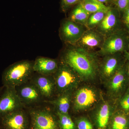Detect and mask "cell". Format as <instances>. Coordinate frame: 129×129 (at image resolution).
Listing matches in <instances>:
<instances>
[{
    "mask_svg": "<svg viewBox=\"0 0 129 129\" xmlns=\"http://www.w3.org/2000/svg\"><path fill=\"white\" fill-rule=\"evenodd\" d=\"M62 60L79 75L83 81H90L96 76L98 68L94 58L83 50L71 48L65 51Z\"/></svg>",
    "mask_w": 129,
    "mask_h": 129,
    "instance_id": "6da1fadb",
    "label": "cell"
},
{
    "mask_svg": "<svg viewBox=\"0 0 129 129\" xmlns=\"http://www.w3.org/2000/svg\"><path fill=\"white\" fill-rule=\"evenodd\" d=\"M29 81L38 88L45 101L52 99L56 94L53 76L43 75L34 72Z\"/></svg>",
    "mask_w": 129,
    "mask_h": 129,
    "instance_id": "8fae6325",
    "label": "cell"
},
{
    "mask_svg": "<svg viewBox=\"0 0 129 129\" xmlns=\"http://www.w3.org/2000/svg\"><path fill=\"white\" fill-rule=\"evenodd\" d=\"M108 129H129V114L116 109L111 118Z\"/></svg>",
    "mask_w": 129,
    "mask_h": 129,
    "instance_id": "e0dca14e",
    "label": "cell"
},
{
    "mask_svg": "<svg viewBox=\"0 0 129 129\" xmlns=\"http://www.w3.org/2000/svg\"><path fill=\"white\" fill-rule=\"evenodd\" d=\"M0 129H2V128L1 127V125H0Z\"/></svg>",
    "mask_w": 129,
    "mask_h": 129,
    "instance_id": "d6a6232c",
    "label": "cell"
},
{
    "mask_svg": "<svg viewBox=\"0 0 129 129\" xmlns=\"http://www.w3.org/2000/svg\"><path fill=\"white\" fill-rule=\"evenodd\" d=\"M24 107L15 88L5 87L0 96V119L8 114Z\"/></svg>",
    "mask_w": 129,
    "mask_h": 129,
    "instance_id": "30bf717a",
    "label": "cell"
},
{
    "mask_svg": "<svg viewBox=\"0 0 129 129\" xmlns=\"http://www.w3.org/2000/svg\"><path fill=\"white\" fill-rule=\"evenodd\" d=\"M124 11V22L127 27L129 29V5Z\"/></svg>",
    "mask_w": 129,
    "mask_h": 129,
    "instance_id": "83f0119b",
    "label": "cell"
},
{
    "mask_svg": "<svg viewBox=\"0 0 129 129\" xmlns=\"http://www.w3.org/2000/svg\"><path fill=\"white\" fill-rule=\"evenodd\" d=\"M5 88V87L4 86H3L2 87H0V96H1L2 94L3 91V90H4V88Z\"/></svg>",
    "mask_w": 129,
    "mask_h": 129,
    "instance_id": "f546056e",
    "label": "cell"
},
{
    "mask_svg": "<svg viewBox=\"0 0 129 129\" xmlns=\"http://www.w3.org/2000/svg\"><path fill=\"white\" fill-rule=\"evenodd\" d=\"M98 1H99L100 2L104 3L107 2H108L109 0H98Z\"/></svg>",
    "mask_w": 129,
    "mask_h": 129,
    "instance_id": "1f68e13d",
    "label": "cell"
},
{
    "mask_svg": "<svg viewBox=\"0 0 129 129\" xmlns=\"http://www.w3.org/2000/svg\"><path fill=\"white\" fill-rule=\"evenodd\" d=\"M116 109V103L111 99L99 103L92 117V122L95 129H108L111 118Z\"/></svg>",
    "mask_w": 129,
    "mask_h": 129,
    "instance_id": "52a82bcc",
    "label": "cell"
},
{
    "mask_svg": "<svg viewBox=\"0 0 129 129\" xmlns=\"http://www.w3.org/2000/svg\"><path fill=\"white\" fill-rule=\"evenodd\" d=\"M105 83L110 99L117 103L129 86L125 63Z\"/></svg>",
    "mask_w": 129,
    "mask_h": 129,
    "instance_id": "8992f818",
    "label": "cell"
},
{
    "mask_svg": "<svg viewBox=\"0 0 129 129\" xmlns=\"http://www.w3.org/2000/svg\"><path fill=\"white\" fill-rule=\"evenodd\" d=\"M58 95L69 91L76 90L83 81L77 73L61 60L58 68L52 75Z\"/></svg>",
    "mask_w": 129,
    "mask_h": 129,
    "instance_id": "3957f363",
    "label": "cell"
},
{
    "mask_svg": "<svg viewBox=\"0 0 129 129\" xmlns=\"http://www.w3.org/2000/svg\"><path fill=\"white\" fill-rule=\"evenodd\" d=\"M59 62L57 59L38 57L34 61V72L43 75L52 76L58 68Z\"/></svg>",
    "mask_w": 129,
    "mask_h": 129,
    "instance_id": "9a60e30c",
    "label": "cell"
},
{
    "mask_svg": "<svg viewBox=\"0 0 129 129\" xmlns=\"http://www.w3.org/2000/svg\"><path fill=\"white\" fill-rule=\"evenodd\" d=\"M101 98L100 92L94 87L89 85L78 87L73 94V111L76 113L88 111L98 104Z\"/></svg>",
    "mask_w": 129,
    "mask_h": 129,
    "instance_id": "277c9868",
    "label": "cell"
},
{
    "mask_svg": "<svg viewBox=\"0 0 129 129\" xmlns=\"http://www.w3.org/2000/svg\"><path fill=\"white\" fill-rule=\"evenodd\" d=\"M33 63L34 61L24 60L9 65L2 74L3 86L15 88L28 81L34 73Z\"/></svg>",
    "mask_w": 129,
    "mask_h": 129,
    "instance_id": "7a4b0ae2",
    "label": "cell"
},
{
    "mask_svg": "<svg viewBox=\"0 0 129 129\" xmlns=\"http://www.w3.org/2000/svg\"><path fill=\"white\" fill-rule=\"evenodd\" d=\"M117 109L129 114V86L116 103Z\"/></svg>",
    "mask_w": 129,
    "mask_h": 129,
    "instance_id": "603a6c76",
    "label": "cell"
},
{
    "mask_svg": "<svg viewBox=\"0 0 129 129\" xmlns=\"http://www.w3.org/2000/svg\"><path fill=\"white\" fill-rule=\"evenodd\" d=\"M29 129H59L55 112L46 108L30 109Z\"/></svg>",
    "mask_w": 129,
    "mask_h": 129,
    "instance_id": "5b68a950",
    "label": "cell"
},
{
    "mask_svg": "<svg viewBox=\"0 0 129 129\" xmlns=\"http://www.w3.org/2000/svg\"><path fill=\"white\" fill-rule=\"evenodd\" d=\"M114 2L120 11H124L129 5V0H114Z\"/></svg>",
    "mask_w": 129,
    "mask_h": 129,
    "instance_id": "4316f807",
    "label": "cell"
},
{
    "mask_svg": "<svg viewBox=\"0 0 129 129\" xmlns=\"http://www.w3.org/2000/svg\"><path fill=\"white\" fill-rule=\"evenodd\" d=\"M74 91H69L63 92L57 95L56 98L55 99L45 101L44 102L53 106L55 112L69 114L72 105L73 94Z\"/></svg>",
    "mask_w": 129,
    "mask_h": 129,
    "instance_id": "2e32d148",
    "label": "cell"
},
{
    "mask_svg": "<svg viewBox=\"0 0 129 129\" xmlns=\"http://www.w3.org/2000/svg\"><path fill=\"white\" fill-rule=\"evenodd\" d=\"M79 41L83 46L87 48H93L99 45L101 39L95 33L89 32L84 33Z\"/></svg>",
    "mask_w": 129,
    "mask_h": 129,
    "instance_id": "ffe728a7",
    "label": "cell"
},
{
    "mask_svg": "<svg viewBox=\"0 0 129 129\" xmlns=\"http://www.w3.org/2000/svg\"><path fill=\"white\" fill-rule=\"evenodd\" d=\"M80 0H61V8L63 11L66 12Z\"/></svg>",
    "mask_w": 129,
    "mask_h": 129,
    "instance_id": "484cf974",
    "label": "cell"
},
{
    "mask_svg": "<svg viewBox=\"0 0 129 129\" xmlns=\"http://www.w3.org/2000/svg\"><path fill=\"white\" fill-rule=\"evenodd\" d=\"M55 113L57 118L59 129H77L74 121L69 113L58 112H55Z\"/></svg>",
    "mask_w": 129,
    "mask_h": 129,
    "instance_id": "7402d4cb",
    "label": "cell"
},
{
    "mask_svg": "<svg viewBox=\"0 0 129 129\" xmlns=\"http://www.w3.org/2000/svg\"><path fill=\"white\" fill-rule=\"evenodd\" d=\"M127 38L123 33H115L105 41L101 52L104 55H113L123 51L127 45Z\"/></svg>",
    "mask_w": 129,
    "mask_h": 129,
    "instance_id": "5bb4252c",
    "label": "cell"
},
{
    "mask_svg": "<svg viewBox=\"0 0 129 129\" xmlns=\"http://www.w3.org/2000/svg\"><path fill=\"white\" fill-rule=\"evenodd\" d=\"M80 4L90 14L99 12L107 13L110 9L98 0H83Z\"/></svg>",
    "mask_w": 129,
    "mask_h": 129,
    "instance_id": "d6986e66",
    "label": "cell"
},
{
    "mask_svg": "<svg viewBox=\"0 0 129 129\" xmlns=\"http://www.w3.org/2000/svg\"><path fill=\"white\" fill-rule=\"evenodd\" d=\"M119 21V17L117 11L110 8L100 23V29L105 32L111 31L117 26Z\"/></svg>",
    "mask_w": 129,
    "mask_h": 129,
    "instance_id": "ac0fdd59",
    "label": "cell"
},
{
    "mask_svg": "<svg viewBox=\"0 0 129 129\" xmlns=\"http://www.w3.org/2000/svg\"><path fill=\"white\" fill-rule=\"evenodd\" d=\"M107 13L99 12L92 13L89 16L87 21L88 26L92 27L101 23Z\"/></svg>",
    "mask_w": 129,
    "mask_h": 129,
    "instance_id": "d4e9b609",
    "label": "cell"
},
{
    "mask_svg": "<svg viewBox=\"0 0 129 129\" xmlns=\"http://www.w3.org/2000/svg\"><path fill=\"white\" fill-rule=\"evenodd\" d=\"M90 15L79 4L71 12L69 19L78 23H84L88 21Z\"/></svg>",
    "mask_w": 129,
    "mask_h": 129,
    "instance_id": "44dd1931",
    "label": "cell"
},
{
    "mask_svg": "<svg viewBox=\"0 0 129 129\" xmlns=\"http://www.w3.org/2000/svg\"><path fill=\"white\" fill-rule=\"evenodd\" d=\"M2 129H29L30 118L28 112L23 108L8 114L0 119Z\"/></svg>",
    "mask_w": 129,
    "mask_h": 129,
    "instance_id": "ba28073f",
    "label": "cell"
},
{
    "mask_svg": "<svg viewBox=\"0 0 129 129\" xmlns=\"http://www.w3.org/2000/svg\"><path fill=\"white\" fill-rule=\"evenodd\" d=\"M74 120L77 129H95L93 123L87 117L81 116Z\"/></svg>",
    "mask_w": 129,
    "mask_h": 129,
    "instance_id": "cb8c5ba5",
    "label": "cell"
},
{
    "mask_svg": "<svg viewBox=\"0 0 129 129\" xmlns=\"http://www.w3.org/2000/svg\"><path fill=\"white\" fill-rule=\"evenodd\" d=\"M126 58L129 61V45L128 46V52H127L126 54Z\"/></svg>",
    "mask_w": 129,
    "mask_h": 129,
    "instance_id": "4dcf8cb0",
    "label": "cell"
},
{
    "mask_svg": "<svg viewBox=\"0 0 129 129\" xmlns=\"http://www.w3.org/2000/svg\"><path fill=\"white\" fill-rule=\"evenodd\" d=\"M84 34L83 27L80 24L71 21L65 20L61 24L60 35L62 39L66 43L74 44L78 42Z\"/></svg>",
    "mask_w": 129,
    "mask_h": 129,
    "instance_id": "7c38bea8",
    "label": "cell"
},
{
    "mask_svg": "<svg viewBox=\"0 0 129 129\" xmlns=\"http://www.w3.org/2000/svg\"><path fill=\"white\" fill-rule=\"evenodd\" d=\"M125 63L124 58L119 53L108 55L100 68V75L103 80L106 82Z\"/></svg>",
    "mask_w": 129,
    "mask_h": 129,
    "instance_id": "4fadbf2b",
    "label": "cell"
},
{
    "mask_svg": "<svg viewBox=\"0 0 129 129\" xmlns=\"http://www.w3.org/2000/svg\"><path fill=\"white\" fill-rule=\"evenodd\" d=\"M15 89L24 107L34 106L45 101L38 88L29 80Z\"/></svg>",
    "mask_w": 129,
    "mask_h": 129,
    "instance_id": "9c48e42d",
    "label": "cell"
},
{
    "mask_svg": "<svg viewBox=\"0 0 129 129\" xmlns=\"http://www.w3.org/2000/svg\"><path fill=\"white\" fill-rule=\"evenodd\" d=\"M125 65H126V69H127V74H128V76L129 80V61L125 63Z\"/></svg>",
    "mask_w": 129,
    "mask_h": 129,
    "instance_id": "f1b7e54d",
    "label": "cell"
}]
</instances>
